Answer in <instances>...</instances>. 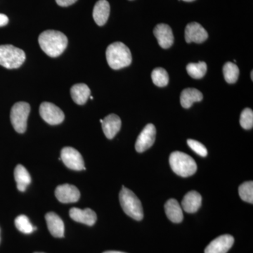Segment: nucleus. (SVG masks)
I'll return each mask as SVG.
<instances>
[{
    "label": "nucleus",
    "mask_w": 253,
    "mask_h": 253,
    "mask_svg": "<svg viewBox=\"0 0 253 253\" xmlns=\"http://www.w3.org/2000/svg\"><path fill=\"white\" fill-rule=\"evenodd\" d=\"M240 124L245 129H252L253 126V112L251 109H245L240 118Z\"/></svg>",
    "instance_id": "28"
},
{
    "label": "nucleus",
    "mask_w": 253,
    "mask_h": 253,
    "mask_svg": "<svg viewBox=\"0 0 253 253\" xmlns=\"http://www.w3.org/2000/svg\"><path fill=\"white\" fill-rule=\"evenodd\" d=\"M239 194L241 199L246 202L253 204V182L252 181L243 183L239 188Z\"/></svg>",
    "instance_id": "27"
},
{
    "label": "nucleus",
    "mask_w": 253,
    "mask_h": 253,
    "mask_svg": "<svg viewBox=\"0 0 253 253\" xmlns=\"http://www.w3.org/2000/svg\"><path fill=\"white\" fill-rule=\"evenodd\" d=\"M223 74L226 83L234 84L239 78V68L234 63H226L223 68Z\"/></svg>",
    "instance_id": "24"
},
{
    "label": "nucleus",
    "mask_w": 253,
    "mask_h": 253,
    "mask_svg": "<svg viewBox=\"0 0 253 253\" xmlns=\"http://www.w3.org/2000/svg\"><path fill=\"white\" fill-rule=\"evenodd\" d=\"M204 96L202 93L195 88H186L181 93V105L184 109H189L195 102L202 101Z\"/></svg>",
    "instance_id": "19"
},
{
    "label": "nucleus",
    "mask_w": 253,
    "mask_h": 253,
    "mask_svg": "<svg viewBox=\"0 0 253 253\" xmlns=\"http://www.w3.org/2000/svg\"><path fill=\"white\" fill-rule=\"evenodd\" d=\"M253 71H252V72H251V80H252V81H253Z\"/></svg>",
    "instance_id": "34"
},
{
    "label": "nucleus",
    "mask_w": 253,
    "mask_h": 253,
    "mask_svg": "<svg viewBox=\"0 0 253 253\" xmlns=\"http://www.w3.org/2000/svg\"><path fill=\"white\" fill-rule=\"evenodd\" d=\"M70 217L73 220L87 226H93L97 219L96 212L89 208L81 210L78 208H73L70 211Z\"/></svg>",
    "instance_id": "14"
},
{
    "label": "nucleus",
    "mask_w": 253,
    "mask_h": 253,
    "mask_svg": "<svg viewBox=\"0 0 253 253\" xmlns=\"http://www.w3.org/2000/svg\"><path fill=\"white\" fill-rule=\"evenodd\" d=\"M169 161L173 172L183 177L192 176L197 170V165L193 158L181 151L172 153Z\"/></svg>",
    "instance_id": "4"
},
{
    "label": "nucleus",
    "mask_w": 253,
    "mask_h": 253,
    "mask_svg": "<svg viewBox=\"0 0 253 253\" xmlns=\"http://www.w3.org/2000/svg\"><path fill=\"white\" fill-rule=\"evenodd\" d=\"M46 224L50 234L56 238L64 236V223L61 217L55 212L46 213L45 215Z\"/></svg>",
    "instance_id": "16"
},
{
    "label": "nucleus",
    "mask_w": 253,
    "mask_h": 253,
    "mask_svg": "<svg viewBox=\"0 0 253 253\" xmlns=\"http://www.w3.org/2000/svg\"><path fill=\"white\" fill-rule=\"evenodd\" d=\"M234 239L229 234L221 235L210 243L205 253H226L234 245Z\"/></svg>",
    "instance_id": "11"
},
{
    "label": "nucleus",
    "mask_w": 253,
    "mask_h": 253,
    "mask_svg": "<svg viewBox=\"0 0 253 253\" xmlns=\"http://www.w3.org/2000/svg\"><path fill=\"white\" fill-rule=\"evenodd\" d=\"M119 200L123 211L129 217L136 221H141L144 218V211L140 200L131 190L123 186L120 192Z\"/></svg>",
    "instance_id": "3"
},
{
    "label": "nucleus",
    "mask_w": 253,
    "mask_h": 253,
    "mask_svg": "<svg viewBox=\"0 0 253 253\" xmlns=\"http://www.w3.org/2000/svg\"><path fill=\"white\" fill-rule=\"evenodd\" d=\"M103 253H126L123 252H120V251H106V252Z\"/></svg>",
    "instance_id": "32"
},
{
    "label": "nucleus",
    "mask_w": 253,
    "mask_h": 253,
    "mask_svg": "<svg viewBox=\"0 0 253 253\" xmlns=\"http://www.w3.org/2000/svg\"><path fill=\"white\" fill-rule=\"evenodd\" d=\"M31 111V106L26 102L16 103L12 106L10 114L11 125L15 130L20 134H23L27 129L28 116Z\"/></svg>",
    "instance_id": "6"
},
{
    "label": "nucleus",
    "mask_w": 253,
    "mask_h": 253,
    "mask_svg": "<svg viewBox=\"0 0 253 253\" xmlns=\"http://www.w3.org/2000/svg\"><path fill=\"white\" fill-rule=\"evenodd\" d=\"M154 34L157 39L158 44L163 49H168L174 42V36L172 29L167 24L161 23L155 27Z\"/></svg>",
    "instance_id": "13"
},
{
    "label": "nucleus",
    "mask_w": 253,
    "mask_h": 253,
    "mask_svg": "<svg viewBox=\"0 0 253 253\" xmlns=\"http://www.w3.org/2000/svg\"><path fill=\"white\" fill-rule=\"evenodd\" d=\"M71 94L73 101L78 105L85 104L90 96L91 91L89 86L83 83L76 84L71 89Z\"/></svg>",
    "instance_id": "21"
},
{
    "label": "nucleus",
    "mask_w": 253,
    "mask_h": 253,
    "mask_svg": "<svg viewBox=\"0 0 253 253\" xmlns=\"http://www.w3.org/2000/svg\"><path fill=\"white\" fill-rule=\"evenodd\" d=\"M102 129L105 135L109 139H112L121 128V118L116 114H110L103 120Z\"/></svg>",
    "instance_id": "15"
},
{
    "label": "nucleus",
    "mask_w": 253,
    "mask_h": 253,
    "mask_svg": "<svg viewBox=\"0 0 253 253\" xmlns=\"http://www.w3.org/2000/svg\"><path fill=\"white\" fill-rule=\"evenodd\" d=\"M40 115L42 118L51 126L61 124L64 121V113L56 105L43 102L40 106Z\"/></svg>",
    "instance_id": "7"
},
{
    "label": "nucleus",
    "mask_w": 253,
    "mask_h": 253,
    "mask_svg": "<svg viewBox=\"0 0 253 253\" xmlns=\"http://www.w3.org/2000/svg\"><path fill=\"white\" fill-rule=\"evenodd\" d=\"M9 23V18L5 14H0V27L6 26Z\"/></svg>",
    "instance_id": "31"
},
{
    "label": "nucleus",
    "mask_w": 253,
    "mask_h": 253,
    "mask_svg": "<svg viewBox=\"0 0 253 253\" xmlns=\"http://www.w3.org/2000/svg\"><path fill=\"white\" fill-rule=\"evenodd\" d=\"M183 1H189V2H190V1H195V0H183Z\"/></svg>",
    "instance_id": "33"
},
{
    "label": "nucleus",
    "mask_w": 253,
    "mask_h": 253,
    "mask_svg": "<svg viewBox=\"0 0 253 253\" xmlns=\"http://www.w3.org/2000/svg\"><path fill=\"white\" fill-rule=\"evenodd\" d=\"M55 196L58 201L63 204H71L79 201L81 192L76 186L66 184L56 187Z\"/></svg>",
    "instance_id": "10"
},
{
    "label": "nucleus",
    "mask_w": 253,
    "mask_h": 253,
    "mask_svg": "<svg viewBox=\"0 0 253 253\" xmlns=\"http://www.w3.org/2000/svg\"><path fill=\"white\" fill-rule=\"evenodd\" d=\"M110 15V4L106 0H99L93 9V18L96 24L104 26L107 22Z\"/></svg>",
    "instance_id": "17"
},
{
    "label": "nucleus",
    "mask_w": 253,
    "mask_h": 253,
    "mask_svg": "<svg viewBox=\"0 0 253 253\" xmlns=\"http://www.w3.org/2000/svg\"></svg>",
    "instance_id": "35"
},
{
    "label": "nucleus",
    "mask_w": 253,
    "mask_h": 253,
    "mask_svg": "<svg viewBox=\"0 0 253 253\" xmlns=\"http://www.w3.org/2000/svg\"><path fill=\"white\" fill-rule=\"evenodd\" d=\"M188 74L194 79H201L204 78L207 72V64L204 61L198 63H189L186 66Z\"/></svg>",
    "instance_id": "23"
},
{
    "label": "nucleus",
    "mask_w": 253,
    "mask_h": 253,
    "mask_svg": "<svg viewBox=\"0 0 253 253\" xmlns=\"http://www.w3.org/2000/svg\"><path fill=\"white\" fill-rule=\"evenodd\" d=\"M165 211L168 219L172 222L180 223L182 221L184 218L182 209L176 200H168L165 205Z\"/></svg>",
    "instance_id": "20"
},
{
    "label": "nucleus",
    "mask_w": 253,
    "mask_h": 253,
    "mask_svg": "<svg viewBox=\"0 0 253 253\" xmlns=\"http://www.w3.org/2000/svg\"><path fill=\"white\" fill-rule=\"evenodd\" d=\"M14 178L17 184V189L21 192H24L28 186L31 184V175L22 165H18L15 168Z\"/></svg>",
    "instance_id": "22"
},
{
    "label": "nucleus",
    "mask_w": 253,
    "mask_h": 253,
    "mask_svg": "<svg viewBox=\"0 0 253 253\" xmlns=\"http://www.w3.org/2000/svg\"><path fill=\"white\" fill-rule=\"evenodd\" d=\"M202 203V197L201 194L196 191H191L188 192L184 196L181 202V206L185 212L188 213H194L199 211Z\"/></svg>",
    "instance_id": "18"
},
{
    "label": "nucleus",
    "mask_w": 253,
    "mask_h": 253,
    "mask_svg": "<svg viewBox=\"0 0 253 253\" xmlns=\"http://www.w3.org/2000/svg\"><path fill=\"white\" fill-rule=\"evenodd\" d=\"M26 60L22 49L11 44L0 45V65L7 69L19 68Z\"/></svg>",
    "instance_id": "5"
},
{
    "label": "nucleus",
    "mask_w": 253,
    "mask_h": 253,
    "mask_svg": "<svg viewBox=\"0 0 253 253\" xmlns=\"http://www.w3.org/2000/svg\"><path fill=\"white\" fill-rule=\"evenodd\" d=\"M208 34L201 24L196 22L190 23L185 29V40L187 43L200 44L208 39Z\"/></svg>",
    "instance_id": "12"
},
{
    "label": "nucleus",
    "mask_w": 253,
    "mask_h": 253,
    "mask_svg": "<svg viewBox=\"0 0 253 253\" xmlns=\"http://www.w3.org/2000/svg\"><path fill=\"white\" fill-rule=\"evenodd\" d=\"M187 144L189 147L199 156H202V157L207 156V149L204 144H201L199 141L194 140V139H188Z\"/></svg>",
    "instance_id": "29"
},
{
    "label": "nucleus",
    "mask_w": 253,
    "mask_h": 253,
    "mask_svg": "<svg viewBox=\"0 0 253 253\" xmlns=\"http://www.w3.org/2000/svg\"><path fill=\"white\" fill-rule=\"evenodd\" d=\"M78 0H56V3L58 5L61 6H71L75 2H76Z\"/></svg>",
    "instance_id": "30"
},
{
    "label": "nucleus",
    "mask_w": 253,
    "mask_h": 253,
    "mask_svg": "<svg viewBox=\"0 0 253 253\" xmlns=\"http://www.w3.org/2000/svg\"><path fill=\"white\" fill-rule=\"evenodd\" d=\"M130 1H131V0H130Z\"/></svg>",
    "instance_id": "36"
},
{
    "label": "nucleus",
    "mask_w": 253,
    "mask_h": 253,
    "mask_svg": "<svg viewBox=\"0 0 253 253\" xmlns=\"http://www.w3.org/2000/svg\"><path fill=\"white\" fill-rule=\"evenodd\" d=\"M61 160L65 166L73 170L85 169L84 160L77 150L72 147H65L61 150Z\"/></svg>",
    "instance_id": "8"
},
{
    "label": "nucleus",
    "mask_w": 253,
    "mask_h": 253,
    "mask_svg": "<svg viewBox=\"0 0 253 253\" xmlns=\"http://www.w3.org/2000/svg\"><path fill=\"white\" fill-rule=\"evenodd\" d=\"M40 46L46 54L51 57L60 56L68 45V38L61 32L49 30L39 36Z\"/></svg>",
    "instance_id": "1"
},
{
    "label": "nucleus",
    "mask_w": 253,
    "mask_h": 253,
    "mask_svg": "<svg viewBox=\"0 0 253 253\" xmlns=\"http://www.w3.org/2000/svg\"><path fill=\"white\" fill-rule=\"evenodd\" d=\"M151 78H152L153 83L160 87L167 86L169 83L168 73L163 68H155L151 73Z\"/></svg>",
    "instance_id": "25"
},
{
    "label": "nucleus",
    "mask_w": 253,
    "mask_h": 253,
    "mask_svg": "<svg viewBox=\"0 0 253 253\" xmlns=\"http://www.w3.org/2000/svg\"><path fill=\"white\" fill-rule=\"evenodd\" d=\"M15 225L18 231L23 234H29L36 230L37 228L34 227L30 221L29 219L26 215H20L15 219Z\"/></svg>",
    "instance_id": "26"
},
{
    "label": "nucleus",
    "mask_w": 253,
    "mask_h": 253,
    "mask_svg": "<svg viewBox=\"0 0 253 253\" xmlns=\"http://www.w3.org/2000/svg\"><path fill=\"white\" fill-rule=\"evenodd\" d=\"M106 55L108 64L114 70L129 66L132 60L130 50L120 42L110 44L106 49Z\"/></svg>",
    "instance_id": "2"
},
{
    "label": "nucleus",
    "mask_w": 253,
    "mask_h": 253,
    "mask_svg": "<svg viewBox=\"0 0 253 253\" xmlns=\"http://www.w3.org/2000/svg\"><path fill=\"white\" fill-rule=\"evenodd\" d=\"M156 129L153 124L146 125L138 136L135 144L136 151L143 153L150 149L156 140Z\"/></svg>",
    "instance_id": "9"
}]
</instances>
